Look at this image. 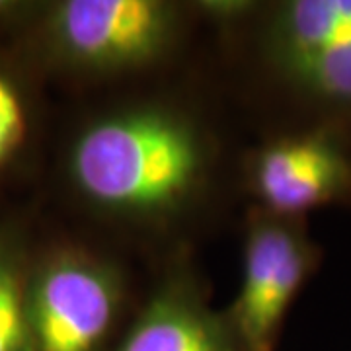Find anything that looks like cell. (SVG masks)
Segmentation results:
<instances>
[{
    "label": "cell",
    "instance_id": "1",
    "mask_svg": "<svg viewBox=\"0 0 351 351\" xmlns=\"http://www.w3.org/2000/svg\"><path fill=\"white\" fill-rule=\"evenodd\" d=\"M201 147L168 113L101 119L78 137L73 176L82 193L115 211L152 213L188 195L201 172Z\"/></svg>",
    "mask_w": 351,
    "mask_h": 351
},
{
    "label": "cell",
    "instance_id": "2",
    "mask_svg": "<svg viewBox=\"0 0 351 351\" xmlns=\"http://www.w3.org/2000/svg\"><path fill=\"white\" fill-rule=\"evenodd\" d=\"M271 55L293 84L351 106V0H295L271 29Z\"/></svg>",
    "mask_w": 351,
    "mask_h": 351
},
{
    "label": "cell",
    "instance_id": "3",
    "mask_svg": "<svg viewBox=\"0 0 351 351\" xmlns=\"http://www.w3.org/2000/svg\"><path fill=\"white\" fill-rule=\"evenodd\" d=\"M311 263L313 250L297 228L281 221L254 225L230 328L240 351L274 350L279 326Z\"/></svg>",
    "mask_w": 351,
    "mask_h": 351
},
{
    "label": "cell",
    "instance_id": "4",
    "mask_svg": "<svg viewBox=\"0 0 351 351\" xmlns=\"http://www.w3.org/2000/svg\"><path fill=\"white\" fill-rule=\"evenodd\" d=\"M115 308V281L98 263L78 258L51 263L27 301L36 351H96Z\"/></svg>",
    "mask_w": 351,
    "mask_h": 351
},
{
    "label": "cell",
    "instance_id": "5",
    "mask_svg": "<svg viewBox=\"0 0 351 351\" xmlns=\"http://www.w3.org/2000/svg\"><path fill=\"white\" fill-rule=\"evenodd\" d=\"M170 25L168 6L154 0H69L53 20L61 47L98 69L149 61L162 49Z\"/></svg>",
    "mask_w": 351,
    "mask_h": 351
},
{
    "label": "cell",
    "instance_id": "6",
    "mask_svg": "<svg viewBox=\"0 0 351 351\" xmlns=\"http://www.w3.org/2000/svg\"><path fill=\"white\" fill-rule=\"evenodd\" d=\"M256 186L271 211L304 213L350 191L351 158L326 135L285 138L260 154Z\"/></svg>",
    "mask_w": 351,
    "mask_h": 351
},
{
    "label": "cell",
    "instance_id": "7",
    "mask_svg": "<svg viewBox=\"0 0 351 351\" xmlns=\"http://www.w3.org/2000/svg\"><path fill=\"white\" fill-rule=\"evenodd\" d=\"M117 351H240V346L193 295L170 289L147 306Z\"/></svg>",
    "mask_w": 351,
    "mask_h": 351
},
{
    "label": "cell",
    "instance_id": "8",
    "mask_svg": "<svg viewBox=\"0 0 351 351\" xmlns=\"http://www.w3.org/2000/svg\"><path fill=\"white\" fill-rule=\"evenodd\" d=\"M0 351H36L18 271L0 254Z\"/></svg>",
    "mask_w": 351,
    "mask_h": 351
},
{
    "label": "cell",
    "instance_id": "9",
    "mask_svg": "<svg viewBox=\"0 0 351 351\" xmlns=\"http://www.w3.org/2000/svg\"><path fill=\"white\" fill-rule=\"evenodd\" d=\"M24 137V110L16 90L0 76V162H4Z\"/></svg>",
    "mask_w": 351,
    "mask_h": 351
}]
</instances>
